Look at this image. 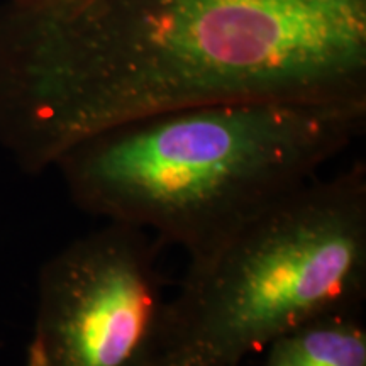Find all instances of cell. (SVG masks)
Returning <instances> with one entry per match:
<instances>
[{
    "label": "cell",
    "instance_id": "obj_1",
    "mask_svg": "<svg viewBox=\"0 0 366 366\" xmlns=\"http://www.w3.org/2000/svg\"><path fill=\"white\" fill-rule=\"evenodd\" d=\"M248 99L366 104V0H0V148L27 175L131 119Z\"/></svg>",
    "mask_w": 366,
    "mask_h": 366
},
{
    "label": "cell",
    "instance_id": "obj_2",
    "mask_svg": "<svg viewBox=\"0 0 366 366\" xmlns=\"http://www.w3.org/2000/svg\"><path fill=\"white\" fill-rule=\"evenodd\" d=\"M365 129L366 104L221 100L107 127L53 168L80 210L192 256L317 177Z\"/></svg>",
    "mask_w": 366,
    "mask_h": 366
},
{
    "label": "cell",
    "instance_id": "obj_3",
    "mask_svg": "<svg viewBox=\"0 0 366 366\" xmlns=\"http://www.w3.org/2000/svg\"><path fill=\"white\" fill-rule=\"evenodd\" d=\"M366 299V164L274 200L190 256L162 366H239L292 329Z\"/></svg>",
    "mask_w": 366,
    "mask_h": 366
},
{
    "label": "cell",
    "instance_id": "obj_4",
    "mask_svg": "<svg viewBox=\"0 0 366 366\" xmlns=\"http://www.w3.org/2000/svg\"><path fill=\"white\" fill-rule=\"evenodd\" d=\"M157 237L121 222L43 264L27 366H162L167 307Z\"/></svg>",
    "mask_w": 366,
    "mask_h": 366
},
{
    "label": "cell",
    "instance_id": "obj_5",
    "mask_svg": "<svg viewBox=\"0 0 366 366\" xmlns=\"http://www.w3.org/2000/svg\"><path fill=\"white\" fill-rule=\"evenodd\" d=\"M363 310L312 319L277 337L262 366H366Z\"/></svg>",
    "mask_w": 366,
    "mask_h": 366
}]
</instances>
